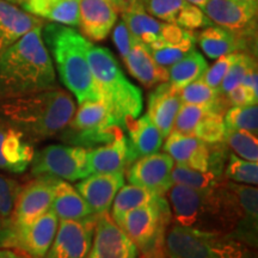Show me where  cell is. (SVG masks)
I'll return each instance as SVG.
<instances>
[{
	"instance_id": "obj_1",
	"label": "cell",
	"mask_w": 258,
	"mask_h": 258,
	"mask_svg": "<svg viewBox=\"0 0 258 258\" xmlns=\"http://www.w3.org/2000/svg\"><path fill=\"white\" fill-rule=\"evenodd\" d=\"M166 194L173 225L230 234L252 249L257 247L258 221L244 212L226 179L205 190L172 184Z\"/></svg>"
},
{
	"instance_id": "obj_2",
	"label": "cell",
	"mask_w": 258,
	"mask_h": 258,
	"mask_svg": "<svg viewBox=\"0 0 258 258\" xmlns=\"http://www.w3.org/2000/svg\"><path fill=\"white\" fill-rule=\"evenodd\" d=\"M42 27L27 32L0 55V102L57 88Z\"/></svg>"
},
{
	"instance_id": "obj_3",
	"label": "cell",
	"mask_w": 258,
	"mask_h": 258,
	"mask_svg": "<svg viewBox=\"0 0 258 258\" xmlns=\"http://www.w3.org/2000/svg\"><path fill=\"white\" fill-rule=\"evenodd\" d=\"M74 112L72 96L59 88L0 102V118L22 132L32 144L59 135Z\"/></svg>"
},
{
	"instance_id": "obj_4",
	"label": "cell",
	"mask_w": 258,
	"mask_h": 258,
	"mask_svg": "<svg viewBox=\"0 0 258 258\" xmlns=\"http://www.w3.org/2000/svg\"><path fill=\"white\" fill-rule=\"evenodd\" d=\"M44 44L55 62L60 80L78 104L101 99L88 61L86 40L76 29L59 23L42 27Z\"/></svg>"
},
{
	"instance_id": "obj_5",
	"label": "cell",
	"mask_w": 258,
	"mask_h": 258,
	"mask_svg": "<svg viewBox=\"0 0 258 258\" xmlns=\"http://www.w3.org/2000/svg\"><path fill=\"white\" fill-rule=\"evenodd\" d=\"M86 54L99 97L122 127H125L143 111L141 91L125 78L111 51L106 48L90 42Z\"/></svg>"
},
{
	"instance_id": "obj_6",
	"label": "cell",
	"mask_w": 258,
	"mask_h": 258,
	"mask_svg": "<svg viewBox=\"0 0 258 258\" xmlns=\"http://www.w3.org/2000/svg\"><path fill=\"white\" fill-rule=\"evenodd\" d=\"M166 258H256L252 247L230 234L172 225L165 237Z\"/></svg>"
},
{
	"instance_id": "obj_7",
	"label": "cell",
	"mask_w": 258,
	"mask_h": 258,
	"mask_svg": "<svg viewBox=\"0 0 258 258\" xmlns=\"http://www.w3.org/2000/svg\"><path fill=\"white\" fill-rule=\"evenodd\" d=\"M171 221L165 196L123 215L117 224L137 246L140 258H166L165 237Z\"/></svg>"
},
{
	"instance_id": "obj_8",
	"label": "cell",
	"mask_w": 258,
	"mask_h": 258,
	"mask_svg": "<svg viewBox=\"0 0 258 258\" xmlns=\"http://www.w3.org/2000/svg\"><path fill=\"white\" fill-rule=\"evenodd\" d=\"M123 133V127L115 118L110 109L102 99L88 101L79 104L61 139L73 146L91 150L110 143Z\"/></svg>"
},
{
	"instance_id": "obj_9",
	"label": "cell",
	"mask_w": 258,
	"mask_h": 258,
	"mask_svg": "<svg viewBox=\"0 0 258 258\" xmlns=\"http://www.w3.org/2000/svg\"><path fill=\"white\" fill-rule=\"evenodd\" d=\"M29 167L34 176H53L67 182L91 175L89 150L79 146L49 145L35 152Z\"/></svg>"
},
{
	"instance_id": "obj_10",
	"label": "cell",
	"mask_w": 258,
	"mask_h": 258,
	"mask_svg": "<svg viewBox=\"0 0 258 258\" xmlns=\"http://www.w3.org/2000/svg\"><path fill=\"white\" fill-rule=\"evenodd\" d=\"M59 219L49 209L24 226L9 225L0 231V247L18 250L29 258H46L55 238Z\"/></svg>"
},
{
	"instance_id": "obj_11",
	"label": "cell",
	"mask_w": 258,
	"mask_h": 258,
	"mask_svg": "<svg viewBox=\"0 0 258 258\" xmlns=\"http://www.w3.org/2000/svg\"><path fill=\"white\" fill-rule=\"evenodd\" d=\"M122 21L132 35L150 49L163 44L178 43L195 35L191 30H186L178 25L159 22L145 11L140 2L128 5L122 11Z\"/></svg>"
},
{
	"instance_id": "obj_12",
	"label": "cell",
	"mask_w": 258,
	"mask_h": 258,
	"mask_svg": "<svg viewBox=\"0 0 258 258\" xmlns=\"http://www.w3.org/2000/svg\"><path fill=\"white\" fill-rule=\"evenodd\" d=\"M257 6L239 0H208L201 10L218 25L250 44L257 32Z\"/></svg>"
},
{
	"instance_id": "obj_13",
	"label": "cell",
	"mask_w": 258,
	"mask_h": 258,
	"mask_svg": "<svg viewBox=\"0 0 258 258\" xmlns=\"http://www.w3.org/2000/svg\"><path fill=\"white\" fill-rule=\"evenodd\" d=\"M97 214L80 220H60L46 258H86L91 249Z\"/></svg>"
},
{
	"instance_id": "obj_14",
	"label": "cell",
	"mask_w": 258,
	"mask_h": 258,
	"mask_svg": "<svg viewBox=\"0 0 258 258\" xmlns=\"http://www.w3.org/2000/svg\"><path fill=\"white\" fill-rule=\"evenodd\" d=\"M57 180L59 178L53 176H36L24 188H21L10 218L12 225H29L51 209Z\"/></svg>"
},
{
	"instance_id": "obj_15",
	"label": "cell",
	"mask_w": 258,
	"mask_h": 258,
	"mask_svg": "<svg viewBox=\"0 0 258 258\" xmlns=\"http://www.w3.org/2000/svg\"><path fill=\"white\" fill-rule=\"evenodd\" d=\"M86 258H140V253L109 213H103L97 214L92 245Z\"/></svg>"
},
{
	"instance_id": "obj_16",
	"label": "cell",
	"mask_w": 258,
	"mask_h": 258,
	"mask_svg": "<svg viewBox=\"0 0 258 258\" xmlns=\"http://www.w3.org/2000/svg\"><path fill=\"white\" fill-rule=\"evenodd\" d=\"M175 161L169 154L153 153L139 158L127 169V178L131 184L144 186L159 196H165L172 186L171 171Z\"/></svg>"
},
{
	"instance_id": "obj_17",
	"label": "cell",
	"mask_w": 258,
	"mask_h": 258,
	"mask_svg": "<svg viewBox=\"0 0 258 258\" xmlns=\"http://www.w3.org/2000/svg\"><path fill=\"white\" fill-rule=\"evenodd\" d=\"M145 11L154 18L178 25L186 30L206 28L213 23L198 6L185 0H139Z\"/></svg>"
},
{
	"instance_id": "obj_18",
	"label": "cell",
	"mask_w": 258,
	"mask_h": 258,
	"mask_svg": "<svg viewBox=\"0 0 258 258\" xmlns=\"http://www.w3.org/2000/svg\"><path fill=\"white\" fill-rule=\"evenodd\" d=\"M35 150L25 135L0 118V170L23 173L30 166Z\"/></svg>"
},
{
	"instance_id": "obj_19",
	"label": "cell",
	"mask_w": 258,
	"mask_h": 258,
	"mask_svg": "<svg viewBox=\"0 0 258 258\" xmlns=\"http://www.w3.org/2000/svg\"><path fill=\"white\" fill-rule=\"evenodd\" d=\"M123 185V172L93 173L80 179L76 189L96 214H103L110 211L116 194Z\"/></svg>"
},
{
	"instance_id": "obj_20",
	"label": "cell",
	"mask_w": 258,
	"mask_h": 258,
	"mask_svg": "<svg viewBox=\"0 0 258 258\" xmlns=\"http://www.w3.org/2000/svg\"><path fill=\"white\" fill-rule=\"evenodd\" d=\"M163 151L179 165L207 172L209 170L211 145L203 143L192 134L172 131L166 137Z\"/></svg>"
},
{
	"instance_id": "obj_21",
	"label": "cell",
	"mask_w": 258,
	"mask_h": 258,
	"mask_svg": "<svg viewBox=\"0 0 258 258\" xmlns=\"http://www.w3.org/2000/svg\"><path fill=\"white\" fill-rule=\"evenodd\" d=\"M117 22V10L108 0H79V27L84 37L98 42L108 37Z\"/></svg>"
},
{
	"instance_id": "obj_22",
	"label": "cell",
	"mask_w": 258,
	"mask_h": 258,
	"mask_svg": "<svg viewBox=\"0 0 258 258\" xmlns=\"http://www.w3.org/2000/svg\"><path fill=\"white\" fill-rule=\"evenodd\" d=\"M182 104L179 90L173 88L169 82L158 84L148 96L146 115L159 129L163 138H166L172 132L176 116Z\"/></svg>"
},
{
	"instance_id": "obj_23",
	"label": "cell",
	"mask_w": 258,
	"mask_h": 258,
	"mask_svg": "<svg viewBox=\"0 0 258 258\" xmlns=\"http://www.w3.org/2000/svg\"><path fill=\"white\" fill-rule=\"evenodd\" d=\"M42 25L44 23L41 18L29 14L15 3L0 0V55L23 35Z\"/></svg>"
},
{
	"instance_id": "obj_24",
	"label": "cell",
	"mask_w": 258,
	"mask_h": 258,
	"mask_svg": "<svg viewBox=\"0 0 258 258\" xmlns=\"http://www.w3.org/2000/svg\"><path fill=\"white\" fill-rule=\"evenodd\" d=\"M129 73L145 88H153L169 80V71L154 61L150 48L134 37L133 44L123 59Z\"/></svg>"
},
{
	"instance_id": "obj_25",
	"label": "cell",
	"mask_w": 258,
	"mask_h": 258,
	"mask_svg": "<svg viewBox=\"0 0 258 258\" xmlns=\"http://www.w3.org/2000/svg\"><path fill=\"white\" fill-rule=\"evenodd\" d=\"M128 165L139 158L158 152L163 146V135L147 115L128 122Z\"/></svg>"
},
{
	"instance_id": "obj_26",
	"label": "cell",
	"mask_w": 258,
	"mask_h": 258,
	"mask_svg": "<svg viewBox=\"0 0 258 258\" xmlns=\"http://www.w3.org/2000/svg\"><path fill=\"white\" fill-rule=\"evenodd\" d=\"M91 173L123 172L128 165L127 137L122 133L110 143L89 150Z\"/></svg>"
},
{
	"instance_id": "obj_27",
	"label": "cell",
	"mask_w": 258,
	"mask_h": 258,
	"mask_svg": "<svg viewBox=\"0 0 258 258\" xmlns=\"http://www.w3.org/2000/svg\"><path fill=\"white\" fill-rule=\"evenodd\" d=\"M23 10L41 19L69 27L79 24V0H24Z\"/></svg>"
},
{
	"instance_id": "obj_28",
	"label": "cell",
	"mask_w": 258,
	"mask_h": 258,
	"mask_svg": "<svg viewBox=\"0 0 258 258\" xmlns=\"http://www.w3.org/2000/svg\"><path fill=\"white\" fill-rule=\"evenodd\" d=\"M51 209L59 220H80L96 214L88 202L67 180H57Z\"/></svg>"
},
{
	"instance_id": "obj_29",
	"label": "cell",
	"mask_w": 258,
	"mask_h": 258,
	"mask_svg": "<svg viewBox=\"0 0 258 258\" xmlns=\"http://www.w3.org/2000/svg\"><path fill=\"white\" fill-rule=\"evenodd\" d=\"M196 41L209 59H219L220 56L249 48L246 42L218 25L206 27L205 30L196 35Z\"/></svg>"
},
{
	"instance_id": "obj_30",
	"label": "cell",
	"mask_w": 258,
	"mask_h": 258,
	"mask_svg": "<svg viewBox=\"0 0 258 258\" xmlns=\"http://www.w3.org/2000/svg\"><path fill=\"white\" fill-rule=\"evenodd\" d=\"M207 69V61L202 56V54L194 49L167 70L169 71L167 82L180 91L188 84L202 78Z\"/></svg>"
},
{
	"instance_id": "obj_31",
	"label": "cell",
	"mask_w": 258,
	"mask_h": 258,
	"mask_svg": "<svg viewBox=\"0 0 258 258\" xmlns=\"http://www.w3.org/2000/svg\"><path fill=\"white\" fill-rule=\"evenodd\" d=\"M159 198L152 190L134 184L123 185L116 194L111 205V219L117 222L128 212L150 205Z\"/></svg>"
},
{
	"instance_id": "obj_32",
	"label": "cell",
	"mask_w": 258,
	"mask_h": 258,
	"mask_svg": "<svg viewBox=\"0 0 258 258\" xmlns=\"http://www.w3.org/2000/svg\"><path fill=\"white\" fill-rule=\"evenodd\" d=\"M171 180H172L173 184L205 190L219 185L224 180V178L215 176L214 173L209 172V171L202 172V171L194 170L190 169V167L177 164V165H173L172 171H171Z\"/></svg>"
},
{
	"instance_id": "obj_33",
	"label": "cell",
	"mask_w": 258,
	"mask_h": 258,
	"mask_svg": "<svg viewBox=\"0 0 258 258\" xmlns=\"http://www.w3.org/2000/svg\"><path fill=\"white\" fill-rule=\"evenodd\" d=\"M224 143L228 150L241 159L258 161V140L257 135L240 129L226 128Z\"/></svg>"
},
{
	"instance_id": "obj_34",
	"label": "cell",
	"mask_w": 258,
	"mask_h": 258,
	"mask_svg": "<svg viewBox=\"0 0 258 258\" xmlns=\"http://www.w3.org/2000/svg\"><path fill=\"white\" fill-rule=\"evenodd\" d=\"M226 180L257 186L258 184V163L241 159L234 153H230L228 161L224 170Z\"/></svg>"
},
{
	"instance_id": "obj_35",
	"label": "cell",
	"mask_w": 258,
	"mask_h": 258,
	"mask_svg": "<svg viewBox=\"0 0 258 258\" xmlns=\"http://www.w3.org/2000/svg\"><path fill=\"white\" fill-rule=\"evenodd\" d=\"M226 128L240 129L250 132L254 135L258 133V106L257 104L245 106H231L224 115Z\"/></svg>"
},
{
	"instance_id": "obj_36",
	"label": "cell",
	"mask_w": 258,
	"mask_h": 258,
	"mask_svg": "<svg viewBox=\"0 0 258 258\" xmlns=\"http://www.w3.org/2000/svg\"><path fill=\"white\" fill-rule=\"evenodd\" d=\"M196 42V35L186 38V40L178 42V43L163 44V46L152 48L150 49L154 61L161 67H165L169 70L173 63L184 57L186 54L194 50Z\"/></svg>"
},
{
	"instance_id": "obj_37",
	"label": "cell",
	"mask_w": 258,
	"mask_h": 258,
	"mask_svg": "<svg viewBox=\"0 0 258 258\" xmlns=\"http://www.w3.org/2000/svg\"><path fill=\"white\" fill-rule=\"evenodd\" d=\"M182 103L186 104L207 105L213 104L222 96L218 90L212 89L202 78L188 84L179 91Z\"/></svg>"
},
{
	"instance_id": "obj_38",
	"label": "cell",
	"mask_w": 258,
	"mask_h": 258,
	"mask_svg": "<svg viewBox=\"0 0 258 258\" xmlns=\"http://www.w3.org/2000/svg\"><path fill=\"white\" fill-rule=\"evenodd\" d=\"M226 124L224 115L211 114L206 116L194 129L192 135L206 144H219L224 141Z\"/></svg>"
},
{
	"instance_id": "obj_39",
	"label": "cell",
	"mask_w": 258,
	"mask_h": 258,
	"mask_svg": "<svg viewBox=\"0 0 258 258\" xmlns=\"http://www.w3.org/2000/svg\"><path fill=\"white\" fill-rule=\"evenodd\" d=\"M256 60L251 54L247 53H239V56L235 62L232 64L231 69L228 70L227 74L225 76L224 80L220 84L219 92L221 95H227L231 90H233L235 86L240 85L243 82L245 74L249 72L250 69L256 66Z\"/></svg>"
},
{
	"instance_id": "obj_40",
	"label": "cell",
	"mask_w": 258,
	"mask_h": 258,
	"mask_svg": "<svg viewBox=\"0 0 258 258\" xmlns=\"http://www.w3.org/2000/svg\"><path fill=\"white\" fill-rule=\"evenodd\" d=\"M239 53L240 51H235V53H231L227 54V55L219 57L212 67L207 69V71H206L205 74L202 76V79L205 80L212 89H215L219 91L221 82L224 80L225 76L227 74L228 70L231 69L232 64L237 61L238 56H239Z\"/></svg>"
},
{
	"instance_id": "obj_41",
	"label": "cell",
	"mask_w": 258,
	"mask_h": 258,
	"mask_svg": "<svg viewBox=\"0 0 258 258\" xmlns=\"http://www.w3.org/2000/svg\"><path fill=\"white\" fill-rule=\"evenodd\" d=\"M21 186L15 180L0 175V219H10Z\"/></svg>"
},
{
	"instance_id": "obj_42",
	"label": "cell",
	"mask_w": 258,
	"mask_h": 258,
	"mask_svg": "<svg viewBox=\"0 0 258 258\" xmlns=\"http://www.w3.org/2000/svg\"><path fill=\"white\" fill-rule=\"evenodd\" d=\"M112 40L116 48H117L118 53L122 57V60L127 56V54L131 50L132 44H133L134 36L132 35V32L129 31V29L123 21L118 22L114 28V32H112Z\"/></svg>"
},
{
	"instance_id": "obj_43",
	"label": "cell",
	"mask_w": 258,
	"mask_h": 258,
	"mask_svg": "<svg viewBox=\"0 0 258 258\" xmlns=\"http://www.w3.org/2000/svg\"><path fill=\"white\" fill-rule=\"evenodd\" d=\"M225 97L230 106H245L257 104L258 102V96L241 84L231 90L227 95H225Z\"/></svg>"
},
{
	"instance_id": "obj_44",
	"label": "cell",
	"mask_w": 258,
	"mask_h": 258,
	"mask_svg": "<svg viewBox=\"0 0 258 258\" xmlns=\"http://www.w3.org/2000/svg\"><path fill=\"white\" fill-rule=\"evenodd\" d=\"M241 85L246 86L247 89L251 90L254 95L258 96V74H257V64L252 69L249 70V72L245 74Z\"/></svg>"
},
{
	"instance_id": "obj_45",
	"label": "cell",
	"mask_w": 258,
	"mask_h": 258,
	"mask_svg": "<svg viewBox=\"0 0 258 258\" xmlns=\"http://www.w3.org/2000/svg\"><path fill=\"white\" fill-rule=\"evenodd\" d=\"M0 258H29L25 254H21L17 251H14L8 247H2L0 249Z\"/></svg>"
},
{
	"instance_id": "obj_46",
	"label": "cell",
	"mask_w": 258,
	"mask_h": 258,
	"mask_svg": "<svg viewBox=\"0 0 258 258\" xmlns=\"http://www.w3.org/2000/svg\"><path fill=\"white\" fill-rule=\"evenodd\" d=\"M108 2L117 10V12H122L125 8H127V2H125V0H108Z\"/></svg>"
},
{
	"instance_id": "obj_47",
	"label": "cell",
	"mask_w": 258,
	"mask_h": 258,
	"mask_svg": "<svg viewBox=\"0 0 258 258\" xmlns=\"http://www.w3.org/2000/svg\"><path fill=\"white\" fill-rule=\"evenodd\" d=\"M185 2H188V3H190V4L198 6V8L201 9L202 6L208 2V0H185Z\"/></svg>"
},
{
	"instance_id": "obj_48",
	"label": "cell",
	"mask_w": 258,
	"mask_h": 258,
	"mask_svg": "<svg viewBox=\"0 0 258 258\" xmlns=\"http://www.w3.org/2000/svg\"><path fill=\"white\" fill-rule=\"evenodd\" d=\"M239 2L246 3V4H250L252 6H257V8H258V0H239Z\"/></svg>"
},
{
	"instance_id": "obj_49",
	"label": "cell",
	"mask_w": 258,
	"mask_h": 258,
	"mask_svg": "<svg viewBox=\"0 0 258 258\" xmlns=\"http://www.w3.org/2000/svg\"><path fill=\"white\" fill-rule=\"evenodd\" d=\"M125 2H127V6H128V5H132V4H134V3L139 2V0H125Z\"/></svg>"
},
{
	"instance_id": "obj_50",
	"label": "cell",
	"mask_w": 258,
	"mask_h": 258,
	"mask_svg": "<svg viewBox=\"0 0 258 258\" xmlns=\"http://www.w3.org/2000/svg\"><path fill=\"white\" fill-rule=\"evenodd\" d=\"M8 2H11V3H15V4H19L18 0H8Z\"/></svg>"
}]
</instances>
